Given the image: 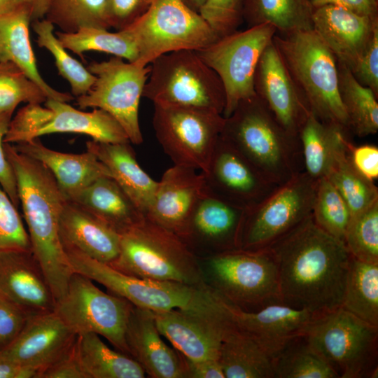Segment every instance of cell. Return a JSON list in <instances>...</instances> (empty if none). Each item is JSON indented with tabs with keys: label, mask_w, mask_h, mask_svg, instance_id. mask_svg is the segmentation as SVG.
<instances>
[{
	"label": "cell",
	"mask_w": 378,
	"mask_h": 378,
	"mask_svg": "<svg viewBox=\"0 0 378 378\" xmlns=\"http://www.w3.org/2000/svg\"><path fill=\"white\" fill-rule=\"evenodd\" d=\"M182 357L184 378H225L218 359L193 360Z\"/></svg>",
	"instance_id": "cell-55"
},
{
	"label": "cell",
	"mask_w": 378,
	"mask_h": 378,
	"mask_svg": "<svg viewBox=\"0 0 378 378\" xmlns=\"http://www.w3.org/2000/svg\"><path fill=\"white\" fill-rule=\"evenodd\" d=\"M31 22V9L25 3L0 16V62H9L18 66L43 90L47 99L68 102L74 96L52 88L38 71L29 37Z\"/></svg>",
	"instance_id": "cell-28"
},
{
	"label": "cell",
	"mask_w": 378,
	"mask_h": 378,
	"mask_svg": "<svg viewBox=\"0 0 378 378\" xmlns=\"http://www.w3.org/2000/svg\"><path fill=\"white\" fill-rule=\"evenodd\" d=\"M274 378H339L304 334L288 341L272 357Z\"/></svg>",
	"instance_id": "cell-38"
},
{
	"label": "cell",
	"mask_w": 378,
	"mask_h": 378,
	"mask_svg": "<svg viewBox=\"0 0 378 378\" xmlns=\"http://www.w3.org/2000/svg\"><path fill=\"white\" fill-rule=\"evenodd\" d=\"M86 148L108 169L111 178L146 216L158 181L139 164L130 143L110 144L92 140L87 141Z\"/></svg>",
	"instance_id": "cell-29"
},
{
	"label": "cell",
	"mask_w": 378,
	"mask_h": 378,
	"mask_svg": "<svg viewBox=\"0 0 378 378\" xmlns=\"http://www.w3.org/2000/svg\"><path fill=\"white\" fill-rule=\"evenodd\" d=\"M41 104L27 103L11 118L4 143L17 144L38 137L40 130L52 118L53 112Z\"/></svg>",
	"instance_id": "cell-46"
},
{
	"label": "cell",
	"mask_w": 378,
	"mask_h": 378,
	"mask_svg": "<svg viewBox=\"0 0 378 378\" xmlns=\"http://www.w3.org/2000/svg\"><path fill=\"white\" fill-rule=\"evenodd\" d=\"M314 8L332 5L344 8L356 13L378 17L377 0H310Z\"/></svg>",
	"instance_id": "cell-56"
},
{
	"label": "cell",
	"mask_w": 378,
	"mask_h": 378,
	"mask_svg": "<svg viewBox=\"0 0 378 378\" xmlns=\"http://www.w3.org/2000/svg\"><path fill=\"white\" fill-rule=\"evenodd\" d=\"M304 335L339 378L377 377L378 326L340 307L319 314Z\"/></svg>",
	"instance_id": "cell-9"
},
{
	"label": "cell",
	"mask_w": 378,
	"mask_h": 378,
	"mask_svg": "<svg viewBox=\"0 0 378 378\" xmlns=\"http://www.w3.org/2000/svg\"><path fill=\"white\" fill-rule=\"evenodd\" d=\"M227 304L235 327L260 343L271 358L288 341L305 334L321 314L284 303L270 304L255 312L242 311Z\"/></svg>",
	"instance_id": "cell-23"
},
{
	"label": "cell",
	"mask_w": 378,
	"mask_h": 378,
	"mask_svg": "<svg viewBox=\"0 0 378 378\" xmlns=\"http://www.w3.org/2000/svg\"><path fill=\"white\" fill-rule=\"evenodd\" d=\"M13 171L31 250L41 266L56 302L66 293L74 272L59 235L66 200L51 172L41 162L4 144Z\"/></svg>",
	"instance_id": "cell-2"
},
{
	"label": "cell",
	"mask_w": 378,
	"mask_h": 378,
	"mask_svg": "<svg viewBox=\"0 0 378 378\" xmlns=\"http://www.w3.org/2000/svg\"><path fill=\"white\" fill-rule=\"evenodd\" d=\"M24 3V0H0V16L15 10Z\"/></svg>",
	"instance_id": "cell-59"
},
{
	"label": "cell",
	"mask_w": 378,
	"mask_h": 378,
	"mask_svg": "<svg viewBox=\"0 0 378 378\" xmlns=\"http://www.w3.org/2000/svg\"><path fill=\"white\" fill-rule=\"evenodd\" d=\"M276 32L272 24L262 23L244 31L237 30L196 51L222 82L225 95L224 118L228 117L239 102L255 95V70L263 51Z\"/></svg>",
	"instance_id": "cell-11"
},
{
	"label": "cell",
	"mask_w": 378,
	"mask_h": 378,
	"mask_svg": "<svg viewBox=\"0 0 378 378\" xmlns=\"http://www.w3.org/2000/svg\"><path fill=\"white\" fill-rule=\"evenodd\" d=\"M64 251L74 272L103 285L110 293L137 307L154 312L174 309L204 310L216 301V293L206 284L191 286L142 279L125 274L76 250Z\"/></svg>",
	"instance_id": "cell-7"
},
{
	"label": "cell",
	"mask_w": 378,
	"mask_h": 378,
	"mask_svg": "<svg viewBox=\"0 0 378 378\" xmlns=\"http://www.w3.org/2000/svg\"><path fill=\"white\" fill-rule=\"evenodd\" d=\"M32 22L38 46L46 49L53 56L59 75L71 87V94L78 97L86 94L94 84L95 76L66 51V49L54 34V25L50 22L45 18Z\"/></svg>",
	"instance_id": "cell-41"
},
{
	"label": "cell",
	"mask_w": 378,
	"mask_h": 378,
	"mask_svg": "<svg viewBox=\"0 0 378 378\" xmlns=\"http://www.w3.org/2000/svg\"><path fill=\"white\" fill-rule=\"evenodd\" d=\"M13 114L12 112L0 111V184L18 208L20 206V202L15 178L4 147V139Z\"/></svg>",
	"instance_id": "cell-53"
},
{
	"label": "cell",
	"mask_w": 378,
	"mask_h": 378,
	"mask_svg": "<svg viewBox=\"0 0 378 378\" xmlns=\"http://www.w3.org/2000/svg\"><path fill=\"white\" fill-rule=\"evenodd\" d=\"M45 106L52 111L53 116L40 130L38 136L54 133H77L88 135L99 142L130 143L120 124L103 109L96 108L85 112L67 102L51 99L46 101Z\"/></svg>",
	"instance_id": "cell-31"
},
{
	"label": "cell",
	"mask_w": 378,
	"mask_h": 378,
	"mask_svg": "<svg viewBox=\"0 0 378 378\" xmlns=\"http://www.w3.org/2000/svg\"><path fill=\"white\" fill-rule=\"evenodd\" d=\"M6 250H31V244L18 208L0 184V251Z\"/></svg>",
	"instance_id": "cell-47"
},
{
	"label": "cell",
	"mask_w": 378,
	"mask_h": 378,
	"mask_svg": "<svg viewBox=\"0 0 378 378\" xmlns=\"http://www.w3.org/2000/svg\"><path fill=\"white\" fill-rule=\"evenodd\" d=\"M88 69L96 79L86 94L76 97L77 105L82 109L97 108L107 111L122 127L130 143L141 144L143 136L139 108L150 64L141 66L114 56L107 61L92 62Z\"/></svg>",
	"instance_id": "cell-14"
},
{
	"label": "cell",
	"mask_w": 378,
	"mask_h": 378,
	"mask_svg": "<svg viewBox=\"0 0 378 378\" xmlns=\"http://www.w3.org/2000/svg\"><path fill=\"white\" fill-rule=\"evenodd\" d=\"M349 142V139L340 148L326 177L346 202L352 218L378 200V188L374 181L362 175L351 163Z\"/></svg>",
	"instance_id": "cell-40"
},
{
	"label": "cell",
	"mask_w": 378,
	"mask_h": 378,
	"mask_svg": "<svg viewBox=\"0 0 378 378\" xmlns=\"http://www.w3.org/2000/svg\"><path fill=\"white\" fill-rule=\"evenodd\" d=\"M67 200L78 204L120 234L145 218L110 176L97 179Z\"/></svg>",
	"instance_id": "cell-30"
},
{
	"label": "cell",
	"mask_w": 378,
	"mask_h": 378,
	"mask_svg": "<svg viewBox=\"0 0 378 378\" xmlns=\"http://www.w3.org/2000/svg\"><path fill=\"white\" fill-rule=\"evenodd\" d=\"M153 0H108L110 28L121 30L138 19L150 7Z\"/></svg>",
	"instance_id": "cell-51"
},
{
	"label": "cell",
	"mask_w": 378,
	"mask_h": 378,
	"mask_svg": "<svg viewBox=\"0 0 378 378\" xmlns=\"http://www.w3.org/2000/svg\"><path fill=\"white\" fill-rule=\"evenodd\" d=\"M317 181L300 172L255 206L246 209L239 248L260 250L312 214Z\"/></svg>",
	"instance_id": "cell-15"
},
{
	"label": "cell",
	"mask_w": 378,
	"mask_h": 378,
	"mask_svg": "<svg viewBox=\"0 0 378 378\" xmlns=\"http://www.w3.org/2000/svg\"><path fill=\"white\" fill-rule=\"evenodd\" d=\"M76 351L87 378H144L146 373L130 356L107 346L95 333L76 335Z\"/></svg>",
	"instance_id": "cell-34"
},
{
	"label": "cell",
	"mask_w": 378,
	"mask_h": 378,
	"mask_svg": "<svg viewBox=\"0 0 378 378\" xmlns=\"http://www.w3.org/2000/svg\"><path fill=\"white\" fill-rule=\"evenodd\" d=\"M338 88L350 130L359 137L374 134L378 130V97L361 85L350 69L337 61Z\"/></svg>",
	"instance_id": "cell-36"
},
{
	"label": "cell",
	"mask_w": 378,
	"mask_h": 378,
	"mask_svg": "<svg viewBox=\"0 0 378 378\" xmlns=\"http://www.w3.org/2000/svg\"><path fill=\"white\" fill-rule=\"evenodd\" d=\"M13 146L43 164L53 174L66 200L97 179L111 177L108 169L88 150L80 154L62 153L46 147L37 139Z\"/></svg>",
	"instance_id": "cell-27"
},
{
	"label": "cell",
	"mask_w": 378,
	"mask_h": 378,
	"mask_svg": "<svg viewBox=\"0 0 378 378\" xmlns=\"http://www.w3.org/2000/svg\"><path fill=\"white\" fill-rule=\"evenodd\" d=\"M0 295L31 315L54 311L56 301L31 250L0 251Z\"/></svg>",
	"instance_id": "cell-21"
},
{
	"label": "cell",
	"mask_w": 378,
	"mask_h": 378,
	"mask_svg": "<svg viewBox=\"0 0 378 378\" xmlns=\"http://www.w3.org/2000/svg\"><path fill=\"white\" fill-rule=\"evenodd\" d=\"M132 307L127 300L104 292L90 278L74 272L55 311L76 335L95 333L129 355L125 330Z\"/></svg>",
	"instance_id": "cell-13"
},
{
	"label": "cell",
	"mask_w": 378,
	"mask_h": 378,
	"mask_svg": "<svg viewBox=\"0 0 378 378\" xmlns=\"http://www.w3.org/2000/svg\"><path fill=\"white\" fill-rule=\"evenodd\" d=\"M312 29L350 70L378 29V17L356 13L342 7L326 5L314 9Z\"/></svg>",
	"instance_id": "cell-22"
},
{
	"label": "cell",
	"mask_w": 378,
	"mask_h": 378,
	"mask_svg": "<svg viewBox=\"0 0 378 378\" xmlns=\"http://www.w3.org/2000/svg\"><path fill=\"white\" fill-rule=\"evenodd\" d=\"M272 42L311 112L350 131L338 88L337 59L313 29L277 33Z\"/></svg>",
	"instance_id": "cell-4"
},
{
	"label": "cell",
	"mask_w": 378,
	"mask_h": 378,
	"mask_svg": "<svg viewBox=\"0 0 378 378\" xmlns=\"http://www.w3.org/2000/svg\"><path fill=\"white\" fill-rule=\"evenodd\" d=\"M76 337L54 310L31 315L18 337L0 351L39 372L69 346Z\"/></svg>",
	"instance_id": "cell-25"
},
{
	"label": "cell",
	"mask_w": 378,
	"mask_h": 378,
	"mask_svg": "<svg viewBox=\"0 0 378 378\" xmlns=\"http://www.w3.org/2000/svg\"><path fill=\"white\" fill-rule=\"evenodd\" d=\"M125 29L132 37L139 66L173 51L199 50L219 38L199 13L181 0H153Z\"/></svg>",
	"instance_id": "cell-10"
},
{
	"label": "cell",
	"mask_w": 378,
	"mask_h": 378,
	"mask_svg": "<svg viewBox=\"0 0 378 378\" xmlns=\"http://www.w3.org/2000/svg\"><path fill=\"white\" fill-rule=\"evenodd\" d=\"M129 355L153 378H184L182 355L162 339L153 312L133 305L125 330Z\"/></svg>",
	"instance_id": "cell-24"
},
{
	"label": "cell",
	"mask_w": 378,
	"mask_h": 378,
	"mask_svg": "<svg viewBox=\"0 0 378 378\" xmlns=\"http://www.w3.org/2000/svg\"><path fill=\"white\" fill-rule=\"evenodd\" d=\"M153 312L161 335L184 357L193 360L218 359L223 340L234 326L227 302L222 298L208 309Z\"/></svg>",
	"instance_id": "cell-16"
},
{
	"label": "cell",
	"mask_w": 378,
	"mask_h": 378,
	"mask_svg": "<svg viewBox=\"0 0 378 378\" xmlns=\"http://www.w3.org/2000/svg\"><path fill=\"white\" fill-rule=\"evenodd\" d=\"M218 360L225 378H274L270 354L234 325L223 340Z\"/></svg>",
	"instance_id": "cell-33"
},
{
	"label": "cell",
	"mask_w": 378,
	"mask_h": 378,
	"mask_svg": "<svg viewBox=\"0 0 378 378\" xmlns=\"http://www.w3.org/2000/svg\"><path fill=\"white\" fill-rule=\"evenodd\" d=\"M200 14L218 38L237 30L243 20V0H206Z\"/></svg>",
	"instance_id": "cell-48"
},
{
	"label": "cell",
	"mask_w": 378,
	"mask_h": 378,
	"mask_svg": "<svg viewBox=\"0 0 378 378\" xmlns=\"http://www.w3.org/2000/svg\"><path fill=\"white\" fill-rule=\"evenodd\" d=\"M64 249H74L102 262L118 256L120 234L78 204L66 200L59 219Z\"/></svg>",
	"instance_id": "cell-26"
},
{
	"label": "cell",
	"mask_w": 378,
	"mask_h": 378,
	"mask_svg": "<svg viewBox=\"0 0 378 378\" xmlns=\"http://www.w3.org/2000/svg\"><path fill=\"white\" fill-rule=\"evenodd\" d=\"M38 370L23 365L0 351V378H37Z\"/></svg>",
	"instance_id": "cell-57"
},
{
	"label": "cell",
	"mask_w": 378,
	"mask_h": 378,
	"mask_svg": "<svg viewBox=\"0 0 378 378\" xmlns=\"http://www.w3.org/2000/svg\"><path fill=\"white\" fill-rule=\"evenodd\" d=\"M310 0H243V20L248 27L270 23L277 33L312 29Z\"/></svg>",
	"instance_id": "cell-35"
},
{
	"label": "cell",
	"mask_w": 378,
	"mask_h": 378,
	"mask_svg": "<svg viewBox=\"0 0 378 378\" xmlns=\"http://www.w3.org/2000/svg\"><path fill=\"white\" fill-rule=\"evenodd\" d=\"M254 90L278 122L288 133L299 137L312 112L273 42L266 47L259 59Z\"/></svg>",
	"instance_id": "cell-19"
},
{
	"label": "cell",
	"mask_w": 378,
	"mask_h": 378,
	"mask_svg": "<svg viewBox=\"0 0 378 378\" xmlns=\"http://www.w3.org/2000/svg\"><path fill=\"white\" fill-rule=\"evenodd\" d=\"M150 66L143 97L153 104L198 108L223 115L225 95L222 82L196 51L168 52Z\"/></svg>",
	"instance_id": "cell-8"
},
{
	"label": "cell",
	"mask_w": 378,
	"mask_h": 378,
	"mask_svg": "<svg viewBox=\"0 0 378 378\" xmlns=\"http://www.w3.org/2000/svg\"><path fill=\"white\" fill-rule=\"evenodd\" d=\"M344 242L355 258L378 264V200L351 218Z\"/></svg>",
	"instance_id": "cell-44"
},
{
	"label": "cell",
	"mask_w": 378,
	"mask_h": 378,
	"mask_svg": "<svg viewBox=\"0 0 378 378\" xmlns=\"http://www.w3.org/2000/svg\"><path fill=\"white\" fill-rule=\"evenodd\" d=\"M31 316L18 304L0 295V350L18 337Z\"/></svg>",
	"instance_id": "cell-49"
},
{
	"label": "cell",
	"mask_w": 378,
	"mask_h": 378,
	"mask_svg": "<svg viewBox=\"0 0 378 378\" xmlns=\"http://www.w3.org/2000/svg\"><path fill=\"white\" fill-rule=\"evenodd\" d=\"M44 18L66 33L84 27L110 28L108 0H49Z\"/></svg>",
	"instance_id": "cell-42"
},
{
	"label": "cell",
	"mask_w": 378,
	"mask_h": 378,
	"mask_svg": "<svg viewBox=\"0 0 378 378\" xmlns=\"http://www.w3.org/2000/svg\"><path fill=\"white\" fill-rule=\"evenodd\" d=\"M341 307L378 326V264L363 262L351 255Z\"/></svg>",
	"instance_id": "cell-37"
},
{
	"label": "cell",
	"mask_w": 378,
	"mask_h": 378,
	"mask_svg": "<svg viewBox=\"0 0 378 378\" xmlns=\"http://www.w3.org/2000/svg\"><path fill=\"white\" fill-rule=\"evenodd\" d=\"M110 265L142 279L206 284L199 258L178 235L146 216L120 234L118 256Z\"/></svg>",
	"instance_id": "cell-5"
},
{
	"label": "cell",
	"mask_w": 378,
	"mask_h": 378,
	"mask_svg": "<svg viewBox=\"0 0 378 378\" xmlns=\"http://www.w3.org/2000/svg\"><path fill=\"white\" fill-rule=\"evenodd\" d=\"M63 47L78 55L82 59L86 51H99L121 57L130 62L138 58L136 44L125 29L111 32L108 29L84 27L75 32L55 31Z\"/></svg>",
	"instance_id": "cell-39"
},
{
	"label": "cell",
	"mask_w": 378,
	"mask_h": 378,
	"mask_svg": "<svg viewBox=\"0 0 378 378\" xmlns=\"http://www.w3.org/2000/svg\"><path fill=\"white\" fill-rule=\"evenodd\" d=\"M192 10L199 13L206 0H181Z\"/></svg>",
	"instance_id": "cell-60"
},
{
	"label": "cell",
	"mask_w": 378,
	"mask_h": 378,
	"mask_svg": "<svg viewBox=\"0 0 378 378\" xmlns=\"http://www.w3.org/2000/svg\"><path fill=\"white\" fill-rule=\"evenodd\" d=\"M284 304L323 314L342 306L351 254L312 214L268 247Z\"/></svg>",
	"instance_id": "cell-1"
},
{
	"label": "cell",
	"mask_w": 378,
	"mask_h": 378,
	"mask_svg": "<svg viewBox=\"0 0 378 378\" xmlns=\"http://www.w3.org/2000/svg\"><path fill=\"white\" fill-rule=\"evenodd\" d=\"M245 210L206 186L180 238L198 258L239 248Z\"/></svg>",
	"instance_id": "cell-18"
},
{
	"label": "cell",
	"mask_w": 378,
	"mask_h": 378,
	"mask_svg": "<svg viewBox=\"0 0 378 378\" xmlns=\"http://www.w3.org/2000/svg\"><path fill=\"white\" fill-rule=\"evenodd\" d=\"M202 173L210 191L245 209L260 203L280 186L265 178L220 135L208 169Z\"/></svg>",
	"instance_id": "cell-17"
},
{
	"label": "cell",
	"mask_w": 378,
	"mask_h": 378,
	"mask_svg": "<svg viewBox=\"0 0 378 378\" xmlns=\"http://www.w3.org/2000/svg\"><path fill=\"white\" fill-rule=\"evenodd\" d=\"M220 136L277 186L304 172L299 137L288 133L256 95L225 118Z\"/></svg>",
	"instance_id": "cell-3"
},
{
	"label": "cell",
	"mask_w": 378,
	"mask_h": 378,
	"mask_svg": "<svg viewBox=\"0 0 378 378\" xmlns=\"http://www.w3.org/2000/svg\"><path fill=\"white\" fill-rule=\"evenodd\" d=\"M222 114L206 109L154 104L153 127L174 164L206 172L223 130Z\"/></svg>",
	"instance_id": "cell-12"
},
{
	"label": "cell",
	"mask_w": 378,
	"mask_h": 378,
	"mask_svg": "<svg viewBox=\"0 0 378 378\" xmlns=\"http://www.w3.org/2000/svg\"><path fill=\"white\" fill-rule=\"evenodd\" d=\"M202 258L205 283L232 306L255 312L283 303L277 265L267 248H235Z\"/></svg>",
	"instance_id": "cell-6"
},
{
	"label": "cell",
	"mask_w": 378,
	"mask_h": 378,
	"mask_svg": "<svg viewBox=\"0 0 378 378\" xmlns=\"http://www.w3.org/2000/svg\"><path fill=\"white\" fill-rule=\"evenodd\" d=\"M205 189L202 172L174 164L158 181L146 217L180 237Z\"/></svg>",
	"instance_id": "cell-20"
},
{
	"label": "cell",
	"mask_w": 378,
	"mask_h": 378,
	"mask_svg": "<svg viewBox=\"0 0 378 378\" xmlns=\"http://www.w3.org/2000/svg\"><path fill=\"white\" fill-rule=\"evenodd\" d=\"M348 132L311 113L299 132L304 172L316 181L326 177L338 150L349 140Z\"/></svg>",
	"instance_id": "cell-32"
},
{
	"label": "cell",
	"mask_w": 378,
	"mask_h": 378,
	"mask_svg": "<svg viewBox=\"0 0 378 378\" xmlns=\"http://www.w3.org/2000/svg\"><path fill=\"white\" fill-rule=\"evenodd\" d=\"M312 216L320 228L344 241L351 212L342 196L326 177L317 180Z\"/></svg>",
	"instance_id": "cell-43"
},
{
	"label": "cell",
	"mask_w": 378,
	"mask_h": 378,
	"mask_svg": "<svg viewBox=\"0 0 378 378\" xmlns=\"http://www.w3.org/2000/svg\"><path fill=\"white\" fill-rule=\"evenodd\" d=\"M350 71L361 85L370 88L378 97V29Z\"/></svg>",
	"instance_id": "cell-50"
},
{
	"label": "cell",
	"mask_w": 378,
	"mask_h": 378,
	"mask_svg": "<svg viewBox=\"0 0 378 378\" xmlns=\"http://www.w3.org/2000/svg\"><path fill=\"white\" fill-rule=\"evenodd\" d=\"M43 90L15 64L0 62V111L14 113L20 103L46 102Z\"/></svg>",
	"instance_id": "cell-45"
},
{
	"label": "cell",
	"mask_w": 378,
	"mask_h": 378,
	"mask_svg": "<svg viewBox=\"0 0 378 378\" xmlns=\"http://www.w3.org/2000/svg\"><path fill=\"white\" fill-rule=\"evenodd\" d=\"M31 9L32 21L44 18L49 0H24Z\"/></svg>",
	"instance_id": "cell-58"
},
{
	"label": "cell",
	"mask_w": 378,
	"mask_h": 378,
	"mask_svg": "<svg viewBox=\"0 0 378 378\" xmlns=\"http://www.w3.org/2000/svg\"><path fill=\"white\" fill-rule=\"evenodd\" d=\"M76 339L57 358L43 368L37 378H87L76 351Z\"/></svg>",
	"instance_id": "cell-52"
},
{
	"label": "cell",
	"mask_w": 378,
	"mask_h": 378,
	"mask_svg": "<svg viewBox=\"0 0 378 378\" xmlns=\"http://www.w3.org/2000/svg\"><path fill=\"white\" fill-rule=\"evenodd\" d=\"M348 153L354 167L367 178H378V148L374 145L355 146L350 141Z\"/></svg>",
	"instance_id": "cell-54"
}]
</instances>
